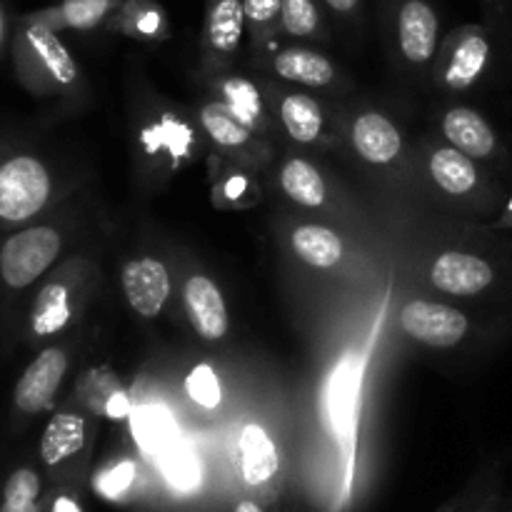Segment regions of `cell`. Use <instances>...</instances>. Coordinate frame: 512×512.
<instances>
[{
    "instance_id": "cell-3",
    "label": "cell",
    "mask_w": 512,
    "mask_h": 512,
    "mask_svg": "<svg viewBox=\"0 0 512 512\" xmlns=\"http://www.w3.org/2000/svg\"><path fill=\"white\" fill-rule=\"evenodd\" d=\"M400 325L410 338L430 348H453L468 333V318L450 305L413 300L400 313Z\"/></svg>"
},
{
    "instance_id": "cell-35",
    "label": "cell",
    "mask_w": 512,
    "mask_h": 512,
    "mask_svg": "<svg viewBox=\"0 0 512 512\" xmlns=\"http://www.w3.org/2000/svg\"><path fill=\"white\" fill-rule=\"evenodd\" d=\"M158 23H160V15L155 13V10H148V13L140 18L138 28L145 30V33H153V30H158Z\"/></svg>"
},
{
    "instance_id": "cell-38",
    "label": "cell",
    "mask_w": 512,
    "mask_h": 512,
    "mask_svg": "<svg viewBox=\"0 0 512 512\" xmlns=\"http://www.w3.org/2000/svg\"><path fill=\"white\" fill-rule=\"evenodd\" d=\"M235 512H263V510H260L255 503H250V500H245V503H240L238 508H235Z\"/></svg>"
},
{
    "instance_id": "cell-1",
    "label": "cell",
    "mask_w": 512,
    "mask_h": 512,
    "mask_svg": "<svg viewBox=\"0 0 512 512\" xmlns=\"http://www.w3.org/2000/svg\"><path fill=\"white\" fill-rule=\"evenodd\" d=\"M53 193V180L35 155H8L0 160V223L20 225L40 213Z\"/></svg>"
},
{
    "instance_id": "cell-33",
    "label": "cell",
    "mask_w": 512,
    "mask_h": 512,
    "mask_svg": "<svg viewBox=\"0 0 512 512\" xmlns=\"http://www.w3.org/2000/svg\"><path fill=\"white\" fill-rule=\"evenodd\" d=\"M130 413V405L125 395H113L108 403V415L110 418H125Z\"/></svg>"
},
{
    "instance_id": "cell-21",
    "label": "cell",
    "mask_w": 512,
    "mask_h": 512,
    "mask_svg": "<svg viewBox=\"0 0 512 512\" xmlns=\"http://www.w3.org/2000/svg\"><path fill=\"white\" fill-rule=\"evenodd\" d=\"M280 115H283L290 138H295L298 143H313L320 135V128H323V110L313 98L303 93L288 95L283 100Z\"/></svg>"
},
{
    "instance_id": "cell-14",
    "label": "cell",
    "mask_w": 512,
    "mask_h": 512,
    "mask_svg": "<svg viewBox=\"0 0 512 512\" xmlns=\"http://www.w3.org/2000/svg\"><path fill=\"white\" fill-rule=\"evenodd\" d=\"M85 445V420L75 413H58L50 418L40 440V458L45 465H60Z\"/></svg>"
},
{
    "instance_id": "cell-24",
    "label": "cell",
    "mask_w": 512,
    "mask_h": 512,
    "mask_svg": "<svg viewBox=\"0 0 512 512\" xmlns=\"http://www.w3.org/2000/svg\"><path fill=\"white\" fill-rule=\"evenodd\" d=\"M203 125L210 138L220 145H243L248 140V123L230 105H208L203 110Z\"/></svg>"
},
{
    "instance_id": "cell-6",
    "label": "cell",
    "mask_w": 512,
    "mask_h": 512,
    "mask_svg": "<svg viewBox=\"0 0 512 512\" xmlns=\"http://www.w3.org/2000/svg\"><path fill=\"white\" fill-rule=\"evenodd\" d=\"M123 288L130 308L143 318H153L170 295V275L160 260H130L123 268Z\"/></svg>"
},
{
    "instance_id": "cell-17",
    "label": "cell",
    "mask_w": 512,
    "mask_h": 512,
    "mask_svg": "<svg viewBox=\"0 0 512 512\" xmlns=\"http://www.w3.org/2000/svg\"><path fill=\"white\" fill-rule=\"evenodd\" d=\"M275 70H278V75H283L285 80H295V83H303V85H315V88L328 85L335 75L333 63H330L328 58L303 48L283 50V53L275 58Z\"/></svg>"
},
{
    "instance_id": "cell-4",
    "label": "cell",
    "mask_w": 512,
    "mask_h": 512,
    "mask_svg": "<svg viewBox=\"0 0 512 512\" xmlns=\"http://www.w3.org/2000/svg\"><path fill=\"white\" fill-rule=\"evenodd\" d=\"M68 373V355L63 348H45L20 375L13 390V405L23 415H38L50 408L60 383Z\"/></svg>"
},
{
    "instance_id": "cell-19",
    "label": "cell",
    "mask_w": 512,
    "mask_h": 512,
    "mask_svg": "<svg viewBox=\"0 0 512 512\" xmlns=\"http://www.w3.org/2000/svg\"><path fill=\"white\" fill-rule=\"evenodd\" d=\"M435 183L453 195H465L478 185V170H475L470 155L460 153L458 148H443L430 160Z\"/></svg>"
},
{
    "instance_id": "cell-34",
    "label": "cell",
    "mask_w": 512,
    "mask_h": 512,
    "mask_svg": "<svg viewBox=\"0 0 512 512\" xmlns=\"http://www.w3.org/2000/svg\"><path fill=\"white\" fill-rule=\"evenodd\" d=\"M325 5H328L330 10H335V13L348 15V13H353L355 8H358L360 0H325Z\"/></svg>"
},
{
    "instance_id": "cell-37",
    "label": "cell",
    "mask_w": 512,
    "mask_h": 512,
    "mask_svg": "<svg viewBox=\"0 0 512 512\" xmlns=\"http://www.w3.org/2000/svg\"><path fill=\"white\" fill-rule=\"evenodd\" d=\"M5 40H8V15H5L3 0H0V53L5 48Z\"/></svg>"
},
{
    "instance_id": "cell-10",
    "label": "cell",
    "mask_w": 512,
    "mask_h": 512,
    "mask_svg": "<svg viewBox=\"0 0 512 512\" xmlns=\"http://www.w3.org/2000/svg\"><path fill=\"white\" fill-rule=\"evenodd\" d=\"M443 130L450 143H453V148L470 155V158H490L498 148V138H495L488 120L470 108L450 110L445 115Z\"/></svg>"
},
{
    "instance_id": "cell-25",
    "label": "cell",
    "mask_w": 512,
    "mask_h": 512,
    "mask_svg": "<svg viewBox=\"0 0 512 512\" xmlns=\"http://www.w3.org/2000/svg\"><path fill=\"white\" fill-rule=\"evenodd\" d=\"M38 495V473L30 468L15 470L3 488V505H0V512H38Z\"/></svg>"
},
{
    "instance_id": "cell-20",
    "label": "cell",
    "mask_w": 512,
    "mask_h": 512,
    "mask_svg": "<svg viewBox=\"0 0 512 512\" xmlns=\"http://www.w3.org/2000/svg\"><path fill=\"white\" fill-rule=\"evenodd\" d=\"M293 248L313 268H333L343 255V243L323 225H303L293 233Z\"/></svg>"
},
{
    "instance_id": "cell-13",
    "label": "cell",
    "mask_w": 512,
    "mask_h": 512,
    "mask_svg": "<svg viewBox=\"0 0 512 512\" xmlns=\"http://www.w3.org/2000/svg\"><path fill=\"white\" fill-rule=\"evenodd\" d=\"M70 290L60 280H50L38 290L30 310V333L38 338L60 333L70 320Z\"/></svg>"
},
{
    "instance_id": "cell-32",
    "label": "cell",
    "mask_w": 512,
    "mask_h": 512,
    "mask_svg": "<svg viewBox=\"0 0 512 512\" xmlns=\"http://www.w3.org/2000/svg\"><path fill=\"white\" fill-rule=\"evenodd\" d=\"M245 20L255 25H268L280 18V0H243Z\"/></svg>"
},
{
    "instance_id": "cell-8",
    "label": "cell",
    "mask_w": 512,
    "mask_h": 512,
    "mask_svg": "<svg viewBox=\"0 0 512 512\" xmlns=\"http://www.w3.org/2000/svg\"><path fill=\"white\" fill-rule=\"evenodd\" d=\"M398 38L410 63H425L438 43V15L425 0H403L398 8Z\"/></svg>"
},
{
    "instance_id": "cell-11",
    "label": "cell",
    "mask_w": 512,
    "mask_h": 512,
    "mask_svg": "<svg viewBox=\"0 0 512 512\" xmlns=\"http://www.w3.org/2000/svg\"><path fill=\"white\" fill-rule=\"evenodd\" d=\"M353 145L368 163H390L400 153L398 128L378 113L360 115L353 125Z\"/></svg>"
},
{
    "instance_id": "cell-9",
    "label": "cell",
    "mask_w": 512,
    "mask_h": 512,
    "mask_svg": "<svg viewBox=\"0 0 512 512\" xmlns=\"http://www.w3.org/2000/svg\"><path fill=\"white\" fill-rule=\"evenodd\" d=\"M183 295L185 310H188V318L193 328L198 330V335H203L205 340L223 338L225 330H228V308H225L218 285L205 275H193L185 283Z\"/></svg>"
},
{
    "instance_id": "cell-18",
    "label": "cell",
    "mask_w": 512,
    "mask_h": 512,
    "mask_svg": "<svg viewBox=\"0 0 512 512\" xmlns=\"http://www.w3.org/2000/svg\"><path fill=\"white\" fill-rule=\"evenodd\" d=\"M243 25V0H213L208 15V40L218 53L238 50L240 38H243Z\"/></svg>"
},
{
    "instance_id": "cell-15",
    "label": "cell",
    "mask_w": 512,
    "mask_h": 512,
    "mask_svg": "<svg viewBox=\"0 0 512 512\" xmlns=\"http://www.w3.org/2000/svg\"><path fill=\"white\" fill-rule=\"evenodd\" d=\"M490 58V43L485 38L483 30H468V33L460 38L458 48L453 50V58H450L448 80L450 88L465 90L478 80V75L483 73V68L488 65Z\"/></svg>"
},
{
    "instance_id": "cell-31",
    "label": "cell",
    "mask_w": 512,
    "mask_h": 512,
    "mask_svg": "<svg viewBox=\"0 0 512 512\" xmlns=\"http://www.w3.org/2000/svg\"><path fill=\"white\" fill-rule=\"evenodd\" d=\"M135 480V465L130 463V460H125V463H118L113 465V468L103 470V473L95 478V490H98L103 498H118V495H123L125 490L133 485Z\"/></svg>"
},
{
    "instance_id": "cell-5",
    "label": "cell",
    "mask_w": 512,
    "mask_h": 512,
    "mask_svg": "<svg viewBox=\"0 0 512 512\" xmlns=\"http://www.w3.org/2000/svg\"><path fill=\"white\" fill-rule=\"evenodd\" d=\"M18 45L50 75L58 85H73L78 80V65L65 48L63 40L55 35L53 25L45 15H30L18 33Z\"/></svg>"
},
{
    "instance_id": "cell-26",
    "label": "cell",
    "mask_w": 512,
    "mask_h": 512,
    "mask_svg": "<svg viewBox=\"0 0 512 512\" xmlns=\"http://www.w3.org/2000/svg\"><path fill=\"white\" fill-rule=\"evenodd\" d=\"M160 455H163V458H160V463H163V473L168 475V480L175 485V488L193 490L195 485L200 483V468L198 463H195L193 453H190L185 445L170 443Z\"/></svg>"
},
{
    "instance_id": "cell-23",
    "label": "cell",
    "mask_w": 512,
    "mask_h": 512,
    "mask_svg": "<svg viewBox=\"0 0 512 512\" xmlns=\"http://www.w3.org/2000/svg\"><path fill=\"white\" fill-rule=\"evenodd\" d=\"M130 425L138 445L148 453H163L173 440V423L163 410L138 408L130 415Z\"/></svg>"
},
{
    "instance_id": "cell-39",
    "label": "cell",
    "mask_w": 512,
    "mask_h": 512,
    "mask_svg": "<svg viewBox=\"0 0 512 512\" xmlns=\"http://www.w3.org/2000/svg\"><path fill=\"white\" fill-rule=\"evenodd\" d=\"M503 225H505V228H512V195H510V200H508V208H505Z\"/></svg>"
},
{
    "instance_id": "cell-27",
    "label": "cell",
    "mask_w": 512,
    "mask_h": 512,
    "mask_svg": "<svg viewBox=\"0 0 512 512\" xmlns=\"http://www.w3.org/2000/svg\"><path fill=\"white\" fill-rule=\"evenodd\" d=\"M108 10L110 0H60V8L55 13L68 28L90 30L103 23Z\"/></svg>"
},
{
    "instance_id": "cell-22",
    "label": "cell",
    "mask_w": 512,
    "mask_h": 512,
    "mask_svg": "<svg viewBox=\"0 0 512 512\" xmlns=\"http://www.w3.org/2000/svg\"><path fill=\"white\" fill-rule=\"evenodd\" d=\"M283 188L295 203L305 208H318L325 203V183L308 160H290L283 168Z\"/></svg>"
},
{
    "instance_id": "cell-36",
    "label": "cell",
    "mask_w": 512,
    "mask_h": 512,
    "mask_svg": "<svg viewBox=\"0 0 512 512\" xmlns=\"http://www.w3.org/2000/svg\"><path fill=\"white\" fill-rule=\"evenodd\" d=\"M53 512H80V508H78V503H75V500H70V498H58L53 503Z\"/></svg>"
},
{
    "instance_id": "cell-2",
    "label": "cell",
    "mask_w": 512,
    "mask_h": 512,
    "mask_svg": "<svg viewBox=\"0 0 512 512\" xmlns=\"http://www.w3.org/2000/svg\"><path fill=\"white\" fill-rule=\"evenodd\" d=\"M63 238L50 225H30L8 235L0 245V283L10 290H25L48 273L58 260Z\"/></svg>"
},
{
    "instance_id": "cell-28",
    "label": "cell",
    "mask_w": 512,
    "mask_h": 512,
    "mask_svg": "<svg viewBox=\"0 0 512 512\" xmlns=\"http://www.w3.org/2000/svg\"><path fill=\"white\" fill-rule=\"evenodd\" d=\"M280 23L295 38H305L318 30L320 13L315 0H280Z\"/></svg>"
},
{
    "instance_id": "cell-30",
    "label": "cell",
    "mask_w": 512,
    "mask_h": 512,
    "mask_svg": "<svg viewBox=\"0 0 512 512\" xmlns=\"http://www.w3.org/2000/svg\"><path fill=\"white\" fill-rule=\"evenodd\" d=\"M223 90L225 95H228V105L245 120V123H250L255 115H260V95L253 83H248V80L243 78H230L225 80Z\"/></svg>"
},
{
    "instance_id": "cell-12",
    "label": "cell",
    "mask_w": 512,
    "mask_h": 512,
    "mask_svg": "<svg viewBox=\"0 0 512 512\" xmlns=\"http://www.w3.org/2000/svg\"><path fill=\"white\" fill-rule=\"evenodd\" d=\"M240 465H243L245 483H268L278 473V448L260 425H245L240 435Z\"/></svg>"
},
{
    "instance_id": "cell-7",
    "label": "cell",
    "mask_w": 512,
    "mask_h": 512,
    "mask_svg": "<svg viewBox=\"0 0 512 512\" xmlns=\"http://www.w3.org/2000/svg\"><path fill=\"white\" fill-rule=\"evenodd\" d=\"M493 265L480 255L443 253L433 265L435 288L450 295H478L493 285Z\"/></svg>"
},
{
    "instance_id": "cell-29",
    "label": "cell",
    "mask_w": 512,
    "mask_h": 512,
    "mask_svg": "<svg viewBox=\"0 0 512 512\" xmlns=\"http://www.w3.org/2000/svg\"><path fill=\"white\" fill-rule=\"evenodd\" d=\"M185 390H188L190 398L200 405V408H218L220 405V383L218 375L210 365H198V368L190 370L188 380H185Z\"/></svg>"
},
{
    "instance_id": "cell-16",
    "label": "cell",
    "mask_w": 512,
    "mask_h": 512,
    "mask_svg": "<svg viewBox=\"0 0 512 512\" xmlns=\"http://www.w3.org/2000/svg\"><path fill=\"white\" fill-rule=\"evenodd\" d=\"M358 388H360V365H355V358H345L340 368L335 370L333 380V425L345 443L353 440L355 433V408H358Z\"/></svg>"
}]
</instances>
